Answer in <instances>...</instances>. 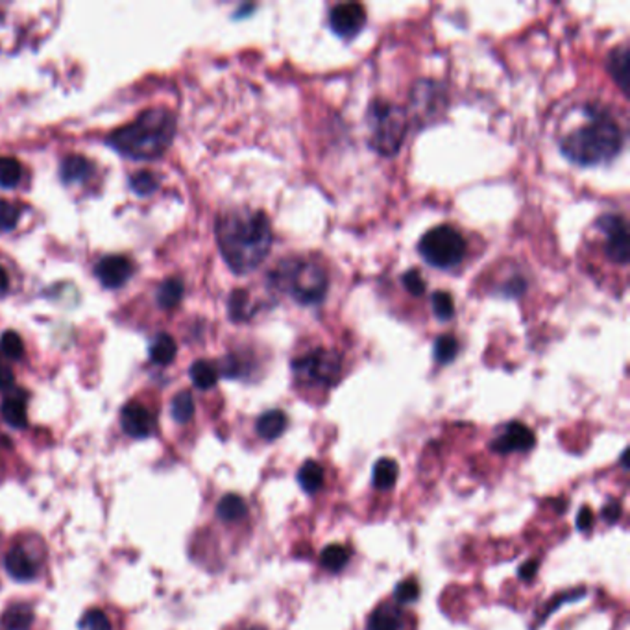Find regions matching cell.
I'll list each match as a JSON object with an SVG mask.
<instances>
[{"label":"cell","mask_w":630,"mask_h":630,"mask_svg":"<svg viewBox=\"0 0 630 630\" xmlns=\"http://www.w3.org/2000/svg\"><path fill=\"white\" fill-rule=\"evenodd\" d=\"M621 465H623V468L626 470L628 468V465H626V451L623 453V457H621Z\"/></svg>","instance_id":"f6af8a7d"},{"label":"cell","mask_w":630,"mask_h":630,"mask_svg":"<svg viewBox=\"0 0 630 630\" xmlns=\"http://www.w3.org/2000/svg\"><path fill=\"white\" fill-rule=\"evenodd\" d=\"M20 217V205L8 200H0V234L12 231Z\"/></svg>","instance_id":"836d02e7"},{"label":"cell","mask_w":630,"mask_h":630,"mask_svg":"<svg viewBox=\"0 0 630 630\" xmlns=\"http://www.w3.org/2000/svg\"><path fill=\"white\" fill-rule=\"evenodd\" d=\"M183 298V281L171 278L158 288V303L161 309H174Z\"/></svg>","instance_id":"4316f807"},{"label":"cell","mask_w":630,"mask_h":630,"mask_svg":"<svg viewBox=\"0 0 630 630\" xmlns=\"http://www.w3.org/2000/svg\"><path fill=\"white\" fill-rule=\"evenodd\" d=\"M292 372L296 381L309 387H333L342 373V359L333 350H312L292 361Z\"/></svg>","instance_id":"52a82bcc"},{"label":"cell","mask_w":630,"mask_h":630,"mask_svg":"<svg viewBox=\"0 0 630 630\" xmlns=\"http://www.w3.org/2000/svg\"><path fill=\"white\" fill-rule=\"evenodd\" d=\"M402 283H403L405 290L409 294H412V296H422V294L426 292V281L418 270L405 272V274L402 276Z\"/></svg>","instance_id":"74e56055"},{"label":"cell","mask_w":630,"mask_h":630,"mask_svg":"<svg viewBox=\"0 0 630 630\" xmlns=\"http://www.w3.org/2000/svg\"><path fill=\"white\" fill-rule=\"evenodd\" d=\"M466 241L451 226H436L419 239L418 251L422 259L438 270H451L466 257Z\"/></svg>","instance_id":"8992f818"},{"label":"cell","mask_w":630,"mask_h":630,"mask_svg":"<svg viewBox=\"0 0 630 630\" xmlns=\"http://www.w3.org/2000/svg\"><path fill=\"white\" fill-rule=\"evenodd\" d=\"M366 25V12L361 4H337L329 12V28L342 39H351Z\"/></svg>","instance_id":"30bf717a"},{"label":"cell","mask_w":630,"mask_h":630,"mask_svg":"<svg viewBox=\"0 0 630 630\" xmlns=\"http://www.w3.org/2000/svg\"><path fill=\"white\" fill-rule=\"evenodd\" d=\"M191 380L195 383L196 388L200 390H209V388H213L219 381V368L213 365V363H209V361H196L193 366H191Z\"/></svg>","instance_id":"484cf974"},{"label":"cell","mask_w":630,"mask_h":630,"mask_svg":"<svg viewBox=\"0 0 630 630\" xmlns=\"http://www.w3.org/2000/svg\"><path fill=\"white\" fill-rule=\"evenodd\" d=\"M525 288H527V283H525L523 278L518 276V278H514V280H509L507 285L501 288V292L505 294L507 298H518V296H521V294L525 292Z\"/></svg>","instance_id":"f35d334b"},{"label":"cell","mask_w":630,"mask_h":630,"mask_svg":"<svg viewBox=\"0 0 630 630\" xmlns=\"http://www.w3.org/2000/svg\"><path fill=\"white\" fill-rule=\"evenodd\" d=\"M403 628V612L400 608L383 604L373 611L368 619V630H402Z\"/></svg>","instance_id":"ffe728a7"},{"label":"cell","mask_w":630,"mask_h":630,"mask_svg":"<svg viewBox=\"0 0 630 630\" xmlns=\"http://www.w3.org/2000/svg\"><path fill=\"white\" fill-rule=\"evenodd\" d=\"M394 597L397 603H414L419 597V586L414 579H407L397 584Z\"/></svg>","instance_id":"8d00e7d4"},{"label":"cell","mask_w":630,"mask_h":630,"mask_svg":"<svg viewBox=\"0 0 630 630\" xmlns=\"http://www.w3.org/2000/svg\"><path fill=\"white\" fill-rule=\"evenodd\" d=\"M176 134V119L165 108H152L108 137V144L132 159H154L165 154Z\"/></svg>","instance_id":"3957f363"},{"label":"cell","mask_w":630,"mask_h":630,"mask_svg":"<svg viewBox=\"0 0 630 630\" xmlns=\"http://www.w3.org/2000/svg\"><path fill=\"white\" fill-rule=\"evenodd\" d=\"M78 630H111V625L106 614L98 611V608H93V611L83 614Z\"/></svg>","instance_id":"d590c367"},{"label":"cell","mask_w":630,"mask_h":630,"mask_svg":"<svg viewBox=\"0 0 630 630\" xmlns=\"http://www.w3.org/2000/svg\"><path fill=\"white\" fill-rule=\"evenodd\" d=\"M120 424L132 438H149L156 429V418L144 405L132 402L120 412Z\"/></svg>","instance_id":"4fadbf2b"},{"label":"cell","mask_w":630,"mask_h":630,"mask_svg":"<svg viewBox=\"0 0 630 630\" xmlns=\"http://www.w3.org/2000/svg\"><path fill=\"white\" fill-rule=\"evenodd\" d=\"M536 572H538V562H527V564H523L521 565V568H519V577L523 579V580H531L534 575H536Z\"/></svg>","instance_id":"60d3db41"},{"label":"cell","mask_w":630,"mask_h":630,"mask_svg":"<svg viewBox=\"0 0 630 630\" xmlns=\"http://www.w3.org/2000/svg\"><path fill=\"white\" fill-rule=\"evenodd\" d=\"M586 122L564 139H560V154L579 165L595 166L614 161L625 142L618 120L604 108H586Z\"/></svg>","instance_id":"7a4b0ae2"},{"label":"cell","mask_w":630,"mask_h":630,"mask_svg":"<svg viewBox=\"0 0 630 630\" xmlns=\"http://www.w3.org/2000/svg\"><path fill=\"white\" fill-rule=\"evenodd\" d=\"M431 305H433V311H434V317L440 322H448V320L453 319L455 302H453L449 292H444V290L434 292L431 296Z\"/></svg>","instance_id":"1f68e13d"},{"label":"cell","mask_w":630,"mask_h":630,"mask_svg":"<svg viewBox=\"0 0 630 630\" xmlns=\"http://www.w3.org/2000/svg\"><path fill=\"white\" fill-rule=\"evenodd\" d=\"M270 285L300 305H320L329 288L326 268L314 259L288 256L268 274Z\"/></svg>","instance_id":"277c9868"},{"label":"cell","mask_w":630,"mask_h":630,"mask_svg":"<svg viewBox=\"0 0 630 630\" xmlns=\"http://www.w3.org/2000/svg\"><path fill=\"white\" fill-rule=\"evenodd\" d=\"M446 110L444 89L433 80H419L411 95V111L419 126H429L438 120Z\"/></svg>","instance_id":"ba28073f"},{"label":"cell","mask_w":630,"mask_h":630,"mask_svg":"<svg viewBox=\"0 0 630 630\" xmlns=\"http://www.w3.org/2000/svg\"><path fill=\"white\" fill-rule=\"evenodd\" d=\"M619 516H621V507H619V503H611V505H608L606 509H604V518L608 519V521H611V523H614L616 519H619Z\"/></svg>","instance_id":"b9f144b4"},{"label":"cell","mask_w":630,"mask_h":630,"mask_svg":"<svg viewBox=\"0 0 630 630\" xmlns=\"http://www.w3.org/2000/svg\"><path fill=\"white\" fill-rule=\"evenodd\" d=\"M130 185H132V188L139 196H149V195H154L158 191L159 180L149 171H141V173H135L132 176Z\"/></svg>","instance_id":"d6a6232c"},{"label":"cell","mask_w":630,"mask_h":630,"mask_svg":"<svg viewBox=\"0 0 630 630\" xmlns=\"http://www.w3.org/2000/svg\"><path fill=\"white\" fill-rule=\"evenodd\" d=\"M366 117L370 126V149L383 158H392L400 152L409 132V111L396 104L375 100L370 104Z\"/></svg>","instance_id":"5b68a950"},{"label":"cell","mask_w":630,"mask_h":630,"mask_svg":"<svg viewBox=\"0 0 630 630\" xmlns=\"http://www.w3.org/2000/svg\"><path fill=\"white\" fill-rule=\"evenodd\" d=\"M215 231L226 265L239 276L250 274L261 266L274 242L266 213L248 207L222 213Z\"/></svg>","instance_id":"6da1fadb"},{"label":"cell","mask_w":630,"mask_h":630,"mask_svg":"<svg viewBox=\"0 0 630 630\" xmlns=\"http://www.w3.org/2000/svg\"><path fill=\"white\" fill-rule=\"evenodd\" d=\"M592 525H594V512L590 509H582L577 516L579 531H590Z\"/></svg>","instance_id":"ab89813d"},{"label":"cell","mask_w":630,"mask_h":630,"mask_svg":"<svg viewBox=\"0 0 630 630\" xmlns=\"http://www.w3.org/2000/svg\"><path fill=\"white\" fill-rule=\"evenodd\" d=\"M458 350H460V344L453 337V334H440V337L434 341V346H433L434 361L438 365H449V363H453L457 359Z\"/></svg>","instance_id":"83f0119b"},{"label":"cell","mask_w":630,"mask_h":630,"mask_svg":"<svg viewBox=\"0 0 630 630\" xmlns=\"http://www.w3.org/2000/svg\"><path fill=\"white\" fill-rule=\"evenodd\" d=\"M397 473H400V468H397L396 460H392V458L377 460L373 466V475H372L373 487L377 490H383V492L394 488L396 480H397Z\"/></svg>","instance_id":"44dd1931"},{"label":"cell","mask_w":630,"mask_h":630,"mask_svg":"<svg viewBox=\"0 0 630 630\" xmlns=\"http://www.w3.org/2000/svg\"><path fill=\"white\" fill-rule=\"evenodd\" d=\"M348 560H350L348 549L342 548V545H339V543L327 545V548L320 555L322 565H324V568H327L329 572H341L344 565L348 564Z\"/></svg>","instance_id":"f546056e"},{"label":"cell","mask_w":630,"mask_h":630,"mask_svg":"<svg viewBox=\"0 0 630 630\" xmlns=\"http://www.w3.org/2000/svg\"><path fill=\"white\" fill-rule=\"evenodd\" d=\"M95 274L106 288H119L134 274V265L128 257L108 256L98 261Z\"/></svg>","instance_id":"5bb4252c"},{"label":"cell","mask_w":630,"mask_h":630,"mask_svg":"<svg viewBox=\"0 0 630 630\" xmlns=\"http://www.w3.org/2000/svg\"><path fill=\"white\" fill-rule=\"evenodd\" d=\"M34 623V611L27 603H13L8 606L3 618H0V626L3 630H28Z\"/></svg>","instance_id":"ac0fdd59"},{"label":"cell","mask_w":630,"mask_h":630,"mask_svg":"<svg viewBox=\"0 0 630 630\" xmlns=\"http://www.w3.org/2000/svg\"><path fill=\"white\" fill-rule=\"evenodd\" d=\"M606 69L611 73L612 80L618 83L619 89L626 95L630 86V47L626 43L616 47L611 56H608Z\"/></svg>","instance_id":"9a60e30c"},{"label":"cell","mask_w":630,"mask_h":630,"mask_svg":"<svg viewBox=\"0 0 630 630\" xmlns=\"http://www.w3.org/2000/svg\"><path fill=\"white\" fill-rule=\"evenodd\" d=\"M171 412H173V418L176 419L178 424L191 422V418L195 416V400H193V394L188 392V390H181L180 394H176L174 400H173Z\"/></svg>","instance_id":"f1b7e54d"},{"label":"cell","mask_w":630,"mask_h":630,"mask_svg":"<svg viewBox=\"0 0 630 630\" xmlns=\"http://www.w3.org/2000/svg\"><path fill=\"white\" fill-rule=\"evenodd\" d=\"M246 630H266V628H263V626H250V628H246Z\"/></svg>","instance_id":"bcb514c9"},{"label":"cell","mask_w":630,"mask_h":630,"mask_svg":"<svg viewBox=\"0 0 630 630\" xmlns=\"http://www.w3.org/2000/svg\"><path fill=\"white\" fill-rule=\"evenodd\" d=\"M13 383V377L8 370H4L3 366H0V388H6Z\"/></svg>","instance_id":"ee69618b"},{"label":"cell","mask_w":630,"mask_h":630,"mask_svg":"<svg viewBox=\"0 0 630 630\" xmlns=\"http://www.w3.org/2000/svg\"><path fill=\"white\" fill-rule=\"evenodd\" d=\"M287 426H288L287 414L276 409V411H268L257 418L256 431L263 440L272 442V440L280 438L287 431Z\"/></svg>","instance_id":"e0dca14e"},{"label":"cell","mask_w":630,"mask_h":630,"mask_svg":"<svg viewBox=\"0 0 630 630\" xmlns=\"http://www.w3.org/2000/svg\"><path fill=\"white\" fill-rule=\"evenodd\" d=\"M8 288H10L8 272H6L3 266H0V296H3V294H6Z\"/></svg>","instance_id":"7bdbcfd3"},{"label":"cell","mask_w":630,"mask_h":630,"mask_svg":"<svg viewBox=\"0 0 630 630\" xmlns=\"http://www.w3.org/2000/svg\"><path fill=\"white\" fill-rule=\"evenodd\" d=\"M534 444H536V436L531 427L523 426L519 422H511L505 427V431L492 440L490 449L501 455H507L518 451H529L534 448Z\"/></svg>","instance_id":"8fae6325"},{"label":"cell","mask_w":630,"mask_h":630,"mask_svg":"<svg viewBox=\"0 0 630 630\" xmlns=\"http://www.w3.org/2000/svg\"><path fill=\"white\" fill-rule=\"evenodd\" d=\"M176 351H178V346L171 334L161 333L150 344V361L154 365H161V366L171 365L174 361Z\"/></svg>","instance_id":"cb8c5ba5"},{"label":"cell","mask_w":630,"mask_h":630,"mask_svg":"<svg viewBox=\"0 0 630 630\" xmlns=\"http://www.w3.org/2000/svg\"><path fill=\"white\" fill-rule=\"evenodd\" d=\"M227 309H229V319L234 322H246L256 314V309L251 307V302H250V294L241 288L231 292Z\"/></svg>","instance_id":"d4e9b609"},{"label":"cell","mask_w":630,"mask_h":630,"mask_svg":"<svg viewBox=\"0 0 630 630\" xmlns=\"http://www.w3.org/2000/svg\"><path fill=\"white\" fill-rule=\"evenodd\" d=\"M0 350H3V353L10 357V359H20V357L25 355V344L15 331L3 333V337H0Z\"/></svg>","instance_id":"e575fe53"},{"label":"cell","mask_w":630,"mask_h":630,"mask_svg":"<svg viewBox=\"0 0 630 630\" xmlns=\"http://www.w3.org/2000/svg\"><path fill=\"white\" fill-rule=\"evenodd\" d=\"M217 514H219V518L222 521L235 523V521H241V519L246 518L248 507H246V503H244V499L241 496L227 494L219 501Z\"/></svg>","instance_id":"7402d4cb"},{"label":"cell","mask_w":630,"mask_h":630,"mask_svg":"<svg viewBox=\"0 0 630 630\" xmlns=\"http://www.w3.org/2000/svg\"><path fill=\"white\" fill-rule=\"evenodd\" d=\"M0 412H3V418L12 427H17V429L27 427V424H28L27 394L25 392L10 394L3 402V405H0Z\"/></svg>","instance_id":"2e32d148"},{"label":"cell","mask_w":630,"mask_h":630,"mask_svg":"<svg viewBox=\"0 0 630 630\" xmlns=\"http://www.w3.org/2000/svg\"><path fill=\"white\" fill-rule=\"evenodd\" d=\"M39 562H41V557L34 549L27 548V545H23V543H15L6 555L4 565H6V572L15 580L28 582L37 577Z\"/></svg>","instance_id":"7c38bea8"},{"label":"cell","mask_w":630,"mask_h":630,"mask_svg":"<svg viewBox=\"0 0 630 630\" xmlns=\"http://www.w3.org/2000/svg\"><path fill=\"white\" fill-rule=\"evenodd\" d=\"M93 173V165L83 156H67L61 161L59 174L65 183H80L86 181Z\"/></svg>","instance_id":"d6986e66"},{"label":"cell","mask_w":630,"mask_h":630,"mask_svg":"<svg viewBox=\"0 0 630 630\" xmlns=\"http://www.w3.org/2000/svg\"><path fill=\"white\" fill-rule=\"evenodd\" d=\"M298 485L307 494H317L324 485V468L314 460L303 462L298 472Z\"/></svg>","instance_id":"603a6c76"},{"label":"cell","mask_w":630,"mask_h":630,"mask_svg":"<svg viewBox=\"0 0 630 630\" xmlns=\"http://www.w3.org/2000/svg\"><path fill=\"white\" fill-rule=\"evenodd\" d=\"M595 226L606 235L604 254L616 265H628L630 259V244H628V227L623 217L606 213L597 219Z\"/></svg>","instance_id":"9c48e42d"},{"label":"cell","mask_w":630,"mask_h":630,"mask_svg":"<svg viewBox=\"0 0 630 630\" xmlns=\"http://www.w3.org/2000/svg\"><path fill=\"white\" fill-rule=\"evenodd\" d=\"M20 176H23V166L15 158H0V187H17Z\"/></svg>","instance_id":"4dcf8cb0"}]
</instances>
